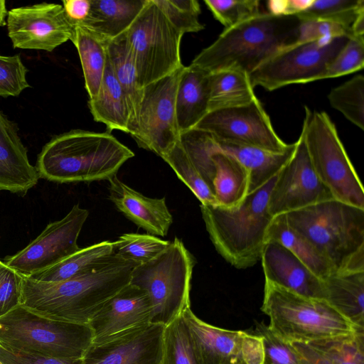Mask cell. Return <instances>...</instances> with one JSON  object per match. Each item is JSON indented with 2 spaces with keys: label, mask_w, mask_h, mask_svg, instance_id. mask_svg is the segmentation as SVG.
<instances>
[{
  "label": "cell",
  "mask_w": 364,
  "mask_h": 364,
  "mask_svg": "<svg viewBox=\"0 0 364 364\" xmlns=\"http://www.w3.org/2000/svg\"><path fill=\"white\" fill-rule=\"evenodd\" d=\"M208 112L248 105L257 99L249 75L233 69L210 73Z\"/></svg>",
  "instance_id": "cell-33"
},
{
  "label": "cell",
  "mask_w": 364,
  "mask_h": 364,
  "mask_svg": "<svg viewBox=\"0 0 364 364\" xmlns=\"http://www.w3.org/2000/svg\"><path fill=\"white\" fill-rule=\"evenodd\" d=\"M107 54L114 74L127 99L130 113L129 134H131L136 127L143 87L139 84L134 59L124 33L109 41Z\"/></svg>",
  "instance_id": "cell-29"
},
{
  "label": "cell",
  "mask_w": 364,
  "mask_h": 364,
  "mask_svg": "<svg viewBox=\"0 0 364 364\" xmlns=\"http://www.w3.org/2000/svg\"><path fill=\"white\" fill-rule=\"evenodd\" d=\"M147 0H90L83 26L106 40L124 33L139 14Z\"/></svg>",
  "instance_id": "cell-25"
},
{
  "label": "cell",
  "mask_w": 364,
  "mask_h": 364,
  "mask_svg": "<svg viewBox=\"0 0 364 364\" xmlns=\"http://www.w3.org/2000/svg\"><path fill=\"white\" fill-rule=\"evenodd\" d=\"M210 73L184 66L176 95V114L181 134L193 129L208 112Z\"/></svg>",
  "instance_id": "cell-23"
},
{
  "label": "cell",
  "mask_w": 364,
  "mask_h": 364,
  "mask_svg": "<svg viewBox=\"0 0 364 364\" xmlns=\"http://www.w3.org/2000/svg\"><path fill=\"white\" fill-rule=\"evenodd\" d=\"M215 173L213 182L218 205L236 206L247 195L249 176L246 168L233 156L217 149L213 154Z\"/></svg>",
  "instance_id": "cell-31"
},
{
  "label": "cell",
  "mask_w": 364,
  "mask_h": 364,
  "mask_svg": "<svg viewBox=\"0 0 364 364\" xmlns=\"http://www.w3.org/2000/svg\"><path fill=\"white\" fill-rule=\"evenodd\" d=\"M342 36L350 37L351 33L349 29L340 24L327 21H301L296 43Z\"/></svg>",
  "instance_id": "cell-47"
},
{
  "label": "cell",
  "mask_w": 364,
  "mask_h": 364,
  "mask_svg": "<svg viewBox=\"0 0 364 364\" xmlns=\"http://www.w3.org/2000/svg\"><path fill=\"white\" fill-rule=\"evenodd\" d=\"M1 262H1V261H0V264H1Z\"/></svg>",
  "instance_id": "cell-54"
},
{
  "label": "cell",
  "mask_w": 364,
  "mask_h": 364,
  "mask_svg": "<svg viewBox=\"0 0 364 364\" xmlns=\"http://www.w3.org/2000/svg\"><path fill=\"white\" fill-rule=\"evenodd\" d=\"M260 259L265 281L304 296L324 299L323 280L280 243L267 241Z\"/></svg>",
  "instance_id": "cell-19"
},
{
  "label": "cell",
  "mask_w": 364,
  "mask_h": 364,
  "mask_svg": "<svg viewBox=\"0 0 364 364\" xmlns=\"http://www.w3.org/2000/svg\"><path fill=\"white\" fill-rule=\"evenodd\" d=\"M195 263L183 242L175 237L158 257L133 269L129 283L148 294L153 309L151 323L166 326L190 306Z\"/></svg>",
  "instance_id": "cell-9"
},
{
  "label": "cell",
  "mask_w": 364,
  "mask_h": 364,
  "mask_svg": "<svg viewBox=\"0 0 364 364\" xmlns=\"http://www.w3.org/2000/svg\"><path fill=\"white\" fill-rule=\"evenodd\" d=\"M266 240L267 242L275 241L284 246L322 280L334 272L330 263L318 250L288 224L284 214L272 218Z\"/></svg>",
  "instance_id": "cell-30"
},
{
  "label": "cell",
  "mask_w": 364,
  "mask_h": 364,
  "mask_svg": "<svg viewBox=\"0 0 364 364\" xmlns=\"http://www.w3.org/2000/svg\"><path fill=\"white\" fill-rule=\"evenodd\" d=\"M134 156L109 132L72 129L43 146L36 168L40 178L55 183L108 181Z\"/></svg>",
  "instance_id": "cell-3"
},
{
  "label": "cell",
  "mask_w": 364,
  "mask_h": 364,
  "mask_svg": "<svg viewBox=\"0 0 364 364\" xmlns=\"http://www.w3.org/2000/svg\"><path fill=\"white\" fill-rule=\"evenodd\" d=\"M0 364H82L81 359H60L14 350L0 345Z\"/></svg>",
  "instance_id": "cell-48"
},
{
  "label": "cell",
  "mask_w": 364,
  "mask_h": 364,
  "mask_svg": "<svg viewBox=\"0 0 364 364\" xmlns=\"http://www.w3.org/2000/svg\"><path fill=\"white\" fill-rule=\"evenodd\" d=\"M323 284V299L354 326L364 328V270L333 272Z\"/></svg>",
  "instance_id": "cell-26"
},
{
  "label": "cell",
  "mask_w": 364,
  "mask_h": 364,
  "mask_svg": "<svg viewBox=\"0 0 364 364\" xmlns=\"http://www.w3.org/2000/svg\"><path fill=\"white\" fill-rule=\"evenodd\" d=\"M164 327L150 323L92 343L82 364H160Z\"/></svg>",
  "instance_id": "cell-17"
},
{
  "label": "cell",
  "mask_w": 364,
  "mask_h": 364,
  "mask_svg": "<svg viewBox=\"0 0 364 364\" xmlns=\"http://www.w3.org/2000/svg\"><path fill=\"white\" fill-rule=\"evenodd\" d=\"M313 0H286L284 15H297L306 9Z\"/></svg>",
  "instance_id": "cell-52"
},
{
  "label": "cell",
  "mask_w": 364,
  "mask_h": 364,
  "mask_svg": "<svg viewBox=\"0 0 364 364\" xmlns=\"http://www.w3.org/2000/svg\"><path fill=\"white\" fill-rule=\"evenodd\" d=\"M8 11L6 6V1L0 0V26L6 25V18H7Z\"/></svg>",
  "instance_id": "cell-53"
},
{
  "label": "cell",
  "mask_w": 364,
  "mask_h": 364,
  "mask_svg": "<svg viewBox=\"0 0 364 364\" xmlns=\"http://www.w3.org/2000/svg\"><path fill=\"white\" fill-rule=\"evenodd\" d=\"M193 129L208 133L218 142L272 152L284 151L290 145L277 135L257 98L246 105L210 111Z\"/></svg>",
  "instance_id": "cell-13"
},
{
  "label": "cell",
  "mask_w": 364,
  "mask_h": 364,
  "mask_svg": "<svg viewBox=\"0 0 364 364\" xmlns=\"http://www.w3.org/2000/svg\"><path fill=\"white\" fill-rule=\"evenodd\" d=\"M27 73L19 55H0V96L17 97L29 87Z\"/></svg>",
  "instance_id": "cell-44"
},
{
  "label": "cell",
  "mask_w": 364,
  "mask_h": 364,
  "mask_svg": "<svg viewBox=\"0 0 364 364\" xmlns=\"http://www.w3.org/2000/svg\"><path fill=\"white\" fill-rule=\"evenodd\" d=\"M6 26L14 48L47 52L71 40L75 32L63 5L46 2L9 10Z\"/></svg>",
  "instance_id": "cell-14"
},
{
  "label": "cell",
  "mask_w": 364,
  "mask_h": 364,
  "mask_svg": "<svg viewBox=\"0 0 364 364\" xmlns=\"http://www.w3.org/2000/svg\"><path fill=\"white\" fill-rule=\"evenodd\" d=\"M170 244L151 234L125 233L113 242V247L119 257L139 265L158 257Z\"/></svg>",
  "instance_id": "cell-36"
},
{
  "label": "cell",
  "mask_w": 364,
  "mask_h": 364,
  "mask_svg": "<svg viewBox=\"0 0 364 364\" xmlns=\"http://www.w3.org/2000/svg\"><path fill=\"white\" fill-rule=\"evenodd\" d=\"M363 11L364 0H313L306 9L296 16L301 21L333 22L350 31L356 18Z\"/></svg>",
  "instance_id": "cell-35"
},
{
  "label": "cell",
  "mask_w": 364,
  "mask_h": 364,
  "mask_svg": "<svg viewBox=\"0 0 364 364\" xmlns=\"http://www.w3.org/2000/svg\"><path fill=\"white\" fill-rule=\"evenodd\" d=\"M113 242L102 241L80 248L62 261L46 269L28 275L43 282H56L93 272L114 260Z\"/></svg>",
  "instance_id": "cell-28"
},
{
  "label": "cell",
  "mask_w": 364,
  "mask_h": 364,
  "mask_svg": "<svg viewBox=\"0 0 364 364\" xmlns=\"http://www.w3.org/2000/svg\"><path fill=\"white\" fill-rule=\"evenodd\" d=\"M331 107L354 125L364 129V77L356 75L328 95Z\"/></svg>",
  "instance_id": "cell-34"
},
{
  "label": "cell",
  "mask_w": 364,
  "mask_h": 364,
  "mask_svg": "<svg viewBox=\"0 0 364 364\" xmlns=\"http://www.w3.org/2000/svg\"><path fill=\"white\" fill-rule=\"evenodd\" d=\"M364 67V37L350 36L319 80L353 73Z\"/></svg>",
  "instance_id": "cell-42"
},
{
  "label": "cell",
  "mask_w": 364,
  "mask_h": 364,
  "mask_svg": "<svg viewBox=\"0 0 364 364\" xmlns=\"http://www.w3.org/2000/svg\"><path fill=\"white\" fill-rule=\"evenodd\" d=\"M142 87L181 68L183 33L153 0L146 4L124 32Z\"/></svg>",
  "instance_id": "cell-10"
},
{
  "label": "cell",
  "mask_w": 364,
  "mask_h": 364,
  "mask_svg": "<svg viewBox=\"0 0 364 364\" xmlns=\"http://www.w3.org/2000/svg\"><path fill=\"white\" fill-rule=\"evenodd\" d=\"M88 106L94 120L105 124L107 132L117 129L129 134V107L125 95L114 74L108 55L98 92L95 97L89 98Z\"/></svg>",
  "instance_id": "cell-27"
},
{
  "label": "cell",
  "mask_w": 364,
  "mask_h": 364,
  "mask_svg": "<svg viewBox=\"0 0 364 364\" xmlns=\"http://www.w3.org/2000/svg\"><path fill=\"white\" fill-rule=\"evenodd\" d=\"M198 364H244L241 341L244 331L207 323L187 307L182 313Z\"/></svg>",
  "instance_id": "cell-20"
},
{
  "label": "cell",
  "mask_w": 364,
  "mask_h": 364,
  "mask_svg": "<svg viewBox=\"0 0 364 364\" xmlns=\"http://www.w3.org/2000/svg\"><path fill=\"white\" fill-rule=\"evenodd\" d=\"M63 7L67 18L74 26L82 22L90 9V0H63Z\"/></svg>",
  "instance_id": "cell-51"
},
{
  "label": "cell",
  "mask_w": 364,
  "mask_h": 364,
  "mask_svg": "<svg viewBox=\"0 0 364 364\" xmlns=\"http://www.w3.org/2000/svg\"><path fill=\"white\" fill-rule=\"evenodd\" d=\"M153 309L145 291L129 284L107 300L88 323L99 343L151 323Z\"/></svg>",
  "instance_id": "cell-18"
},
{
  "label": "cell",
  "mask_w": 364,
  "mask_h": 364,
  "mask_svg": "<svg viewBox=\"0 0 364 364\" xmlns=\"http://www.w3.org/2000/svg\"><path fill=\"white\" fill-rule=\"evenodd\" d=\"M331 364H364V328L355 333L308 343Z\"/></svg>",
  "instance_id": "cell-40"
},
{
  "label": "cell",
  "mask_w": 364,
  "mask_h": 364,
  "mask_svg": "<svg viewBox=\"0 0 364 364\" xmlns=\"http://www.w3.org/2000/svg\"><path fill=\"white\" fill-rule=\"evenodd\" d=\"M284 215L334 272L364 270V209L332 199Z\"/></svg>",
  "instance_id": "cell-4"
},
{
  "label": "cell",
  "mask_w": 364,
  "mask_h": 364,
  "mask_svg": "<svg viewBox=\"0 0 364 364\" xmlns=\"http://www.w3.org/2000/svg\"><path fill=\"white\" fill-rule=\"evenodd\" d=\"M334 199L316 176L300 134L291 157L278 173L268 208L273 216Z\"/></svg>",
  "instance_id": "cell-16"
},
{
  "label": "cell",
  "mask_w": 364,
  "mask_h": 364,
  "mask_svg": "<svg viewBox=\"0 0 364 364\" xmlns=\"http://www.w3.org/2000/svg\"><path fill=\"white\" fill-rule=\"evenodd\" d=\"M194 193L201 205H218L214 193L191 163L180 141L162 157Z\"/></svg>",
  "instance_id": "cell-38"
},
{
  "label": "cell",
  "mask_w": 364,
  "mask_h": 364,
  "mask_svg": "<svg viewBox=\"0 0 364 364\" xmlns=\"http://www.w3.org/2000/svg\"><path fill=\"white\" fill-rule=\"evenodd\" d=\"M93 340L87 324L41 316L19 305L0 318V345L60 359H81Z\"/></svg>",
  "instance_id": "cell-7"
},
{
  "label": "cell",
  "mask_w": 364,
  "mask_h": 364,
  "mask_svg": "<svg viewBox=\"0 0 364 364\" xmlns=\"http://www.w3.org/2000/svg\"><path fill=\"white\" fill-rule=\"evenodd\" d=\"M23 275L6 265L0 264V318L21 305Z\"/></svg>",
  "instance_id": "cell-46"
},
{
  "label": "cell",
  "mask_w": 364,
  "mask_h": 364,
  "mask_svg": "<svg viewBox=\"0 0 364 364\" xmlns=\"http://www.w3.org/2000/svg\"><path fill=\"white\" fill-rule=\"evenodd\" d=\"M183 68L143 87L136 127L130 134L139 147L161 158L180 140L176 95Z\"/></svg>",
  "instance_id": "cell-12"
},
{
  "label": "cell",
  "mask_w": 364,
  "mask_h": 364,
  "mask_svg": "<svg viewBox=\"0 0 364 364\" xmlns=\"http://www.w3.org/2000/svg\"><path fill=\"white\" fill-rule=\"evenodd\" d=\"M277 176L247 195L236 206L200 205L202 217L213 245L237 269L252 267L261 259L267 242V231L274 218L269 212L268 201Z\"/></svg>",
  "instance_id": "cell-5"
},
{
  "label": "cell",
  "mask_w": 364,
  "mask_h": 364,
  "mask_svg": "<svg viewBox=\"0 0 364 364\" xmlns=\"http://www.w3.org/2000/svg\"><path fill=\"white\" fill-rule=\"evenodd\" d=\"M109 181V199L117 208L149 234L164 237L173 223L166 198H149L125 184L116 176Z\"/></svg>",
  "instance_id": "cell-22"
},
{
  "label": "cell",
  "mask_w": 364,
  "mask_h": 364,
  "mask_svg": "<svg viewBox=\"0 0 364 364\" xmlns=\"http://www.w3.org/2000/svg\"><path fill=\"white\" fill-rule=\"evenodd\" d=\"M301 135L312 167L334 199L364 209V189L326 112L305 107Z\"/></svg>",
  "instance_id": "cell-8"
},
{
  "label": "cell",
  "mask_w": 364,
  "mask_h": 364,
  "mask_svg": "<svg viewBox=\"0 0 364 364\" xmlns=\"http://www.w3.org/2000/svg\"><path fill=\"white\" fill-rule=\"evenodd\" d=\"M257 329L263 339L264 364H299L289 342L276 335L264 323L258 324Z\"/></svg>",
  "instance_id": "cell-45"
},
{
  "label": "cell",
  "mask_w": 364,
  "mask_h": 364,
  "mask_svg": "<svg viewBox=\"0 0 364 364\" xmlns=\"http://www.w3.org/2000/svg\"><path fill=\"white\" fill-rule=\"evenodd\" d=\"M301 21L296 15L259 14L225 30L202 50L191 65L208 73L238 70L250 75L272 55L297 42Z\"/></svg>",
  "instance_id": "cell-2"
},
{
  "label": "cell",
  "mask_w": 364,
  "mask_h": 364,
  "mask_svg": "<svg viewBox=\"0 0 364 364\" xmlns=\"http://www.w3.org/2000/svg\"><path fill=\"white\" fill-rule=\"evenodd\" d=\"M77 50L85 79V87L89 98L99 90L107 60V45L109 41L87 28L75 26L70 40Z\"/></svg>",
  "instance_id": "cell-32"
},
{
  "label": "cell",
  "mask_w": 364,
  "mask_h": 364,
  "mask_svg": "<svg viewBox=\"0 0 364 364\" xmlns=\"http://www.w3.org/2000/svg\"><path fill=\"white\" fill-rule=\"evenodd\" d=\"M39 178L36 166L29 161L16 124L0 110V191L25 194Z\"/></svg>",
  "instance_id": "cell-21"
},
{
  "label": "cell",
  "mask_w": 364,
  "mask_h": 364,
  "mask_svg": "<svg viewBox=\"0 0 364 364\" xmlns=\"http://www.w3.org/2000/svg\"><path fill=\"white\" fill-rule=\"evenodd\" d=\"M160 364H198L182 314L164 327Z\"/></svg>",
  "instance_id": "cell-39"
},
{
  "label": "cell",
  "mask_w": 364,
  "mask_h": 364,
  "mask_svg": "<svg viewBox=\"0 0 364 364\" xmlns=\"http://www.w3.org/2000/svg\"><path fill=\"white\" fill-rule=\"evenodd\" d=\"M206 6L214 18L225 28L233 27L258 14V0H205Z\"/></svg>",
  "instance_id": "cell-43"
},
{
  "label": "cell",
  "mask_w": 364,
  "mask_h": 364,
  "mask_svg": "<svg viewBox=\"0 0 364 364\" xmlns=\"http://www.w3.org/2000/svg\"><path fill=\"white\" fill-rule=\"evenodd\" d=\"M169 22L183 34L202 31L200 6L196 0H153Z\"/></svg>",
  "instance_id": "cell-41"
},
{
  "label": "cell",
  "mask_w": 364,
  "mask_h": 364,
  "mask_svg": "<svg viewBox=\"0 0 364 364\" xmlns=\"http://www.w3.org/2000/svg\"><path fill=\"white\" fill-rule=\"evenodd\" d=\"M348 37L296 43L267 59L250 75L253 87L268 91L318 80Z\"/></svg>",
  "instance_id": "cell-11"
},
{
  "label": "cell",
  "mask_w": 364,
  "mask_h": 364,
  "mask_svg": "<svg viewBox=\"0 0 364 364\" xmlns=\"http://www.w3.org/2000/svg\"><path fill=\"white\" fill-rule=\"evenodd\" d=\"M89 215L87 210L75 205L62 219L50 223L25 248L4 263L22 275L46 269L77 251V238Z\"/></svg>",
  "instance_id": "cell-15"
},
{
  "label": "cell",
  "mask_w": 364,
  "mask_h": 364,
  "mask_svg": "<svg viewBox=\"0 0 364 364\" xmlns=\"http://www.w3.org/2000/svg\"><path fill=\"white\" fill-rule=\"evenodd\" d=\"M262 311L269 318V328L287 342L311 343L362 328L325 300L304 296L267 281Z\"/></svg>",
  "instance_id": "cell-6"
},
{
  "label": "cell",
  "mask_w": 364,
  "mask_h": 364,
  "mask_svg": "<svg viewBox=\"0 0 364 364\" xmlns=\"http://www.w3.org/2000/svg\"><path fill=\"white\" fill-rule=\"evenodd\" d=\"M179 141L191 163L213 191L215 168L213 154L216 150L214 139L205 132L192 129L181 134Z\"/></svg>",
  "instance_id": "cell-37"
},
{
  "label": "cell",
  "mask_w": 364,
  "mask_h": 364,
  "mask_svg": "<svg viewBox=\"0 0 364 364\" xmlns=\"http://www.w3.org/2000/svg\"><path fill=\"white\" fill-rule=\"evenodd\" d=\"M295 351L299 364H331L319 351L306 343L289 342Z\"/></svg>",
  "instance_id": "cell-50"
},
{
  "label": "cell",
  "mask_w": 364,
  "mask_h": 364,
  "mask_svg": "<svg viewBox=\"0 0 364 364\" xmlns=\"http://www.w3.org/2000/svg\"><path fill=\"white\" fill-rule=\"evenodd\" d=\"M241 355L244 364H264V350L260 335L244 331L241 341Z\"/></svg>",
  "instance_id": "cell-49"
},
{
  "label": "cell",
  "mask_w": 364,
  "mask_h": 364,
  "mask_svg": "<svg viewBox=\"0 0 364 364\" xmlns=\"http://www.w3.org/2000/svg\"><path fill=\"white\" fill-rule=\"evenodd\" d=\"M215 143L218 151L233 156L246 168L249 176L247 195L277 176L291 157L296 147L294 142L284 151L272 152L250 146L216 141Z\"/></svg>",
  "instance_id": "cell-24"
},
{
  "label": "cell",
  "mask_w": 364,
  "mask_h": 364,
  "mask_svg": "<svg viewBox=\"0 0 364 364\" xmlns=\"http://www.w3.org/2000/svg\"><path fill=\"white\" fill-rule=\"evenodd\" d=\"M136 266L117 256L93 272L64 281L43 282L23 275L21 305L49 318L88 324L107 300L129 284Z\"/></svg>",
  "instance_id": "cell-1"
}]
</instances>
